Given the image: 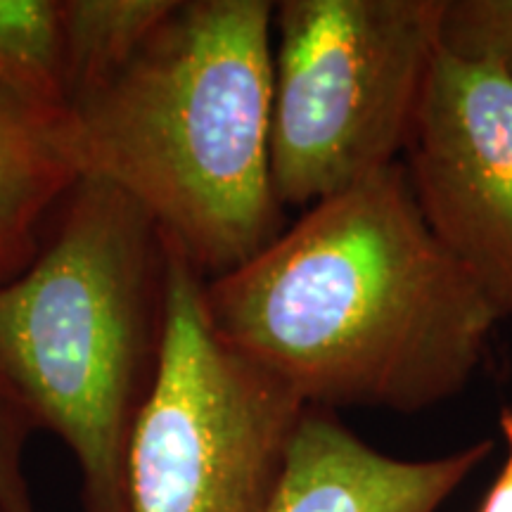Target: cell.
<instances>
[{"label": "cell", "mask_w": 512, "mask_h": 512, "mask_svg": "<svg viewBox=\"0 0 512 512\" xmlns=\"http://www.w3.org/2000/svg\"><path fill=\"white\" fill-rule=\"evenodd\" d=\"M176 0H60L69 107L136 57Z\"/></svg>", "instance_id": "cell-9"}, {"label": "cell", "mask_w": 512, "mask_h": 512, "mask_svg": "<svg viewBox=\"0 0 512 512\" xmlns=\"http://www.w3.org/2000/svg\"><path fill=\"white\" fill-rule=\"evenodd\" d=\"M204 280L169 245L162 366L128 458L131 512H271L309 408L219 339Z\"/></svg>", "instance_id": "cell-5"}, {"label": "cell", "mask_w": 512, "mask_h": 512, "mask_svg": "<svg viewBox=\"0 0 512 512\" xmlns=\"http://www.w3.org/2000/svg\"><path fill=\"white\" fill-rule=\"evenodd\" d=\"M268 0H176L136 57L69 107L83 176L155 221L204 278L285 230L271 176Z\"/></svg>", "instance_id": "cell-2"}, {"label": "cell", "mask_w": 512, "mask_h": 512, "mask_svg": "<svg viewBox=\"0 0 512 512\" xmlns=\"http://www.w3.org/2000/svg\"><path fill=\"white\" fill-rule=\"evenodd\" d=\"M501 432L505 444H508V460H505L496 484L491 486L489 496H486L482 505V512H512V406L503 408Z\"/></svg>", "instance_id": "cell-13"}, {"label": "cell", "mask_w": 512, "mask_h": 512, "mask_svg": "<svg viewBox=\"0 0 512 512\" xmlns=\"http://www.w3.org/2000/svg\"><path fill=\"white\" fill-rule=\"evenodd\" d=\"M169 245L112 183L81 176L31 264L0 283V377L67 444L83 512H131L128 458L166 337Z\"/></svg>", "instance_id": "cell-3"}, {"label": "cell", "mask_w": 512, "mask_h": 512, "mask_svg": "<svg viewBox=\"0 0 512 512\" xmlns=\"http://www.w3.org/2000/svg\"><path fill=\"white\" fill-rule=\"evenodd\" d=\"M81 176L72 117L0 88V283L31 264Z\"/></svg>", "instance_id": "cell-8"}, {"label": "cell", "mask_w": 512, "mask_h": 512, "mask_svg": "<svg viewBox=\"0 0 512 512\" xmlns=\"http://www.w3.org/2000/svg\"><path fill=\"white\" fill-rule=\"evenodd\" d=\"M0 88L69 114L60 0H0Z\"/></svg>", "instance_id": "cell-10"}, {"label": "cell", "mask_w": 512, "mask_h": 512, "mask_svg": "<svg viewBox=\"0 0 512 512\" xmlns=\"http://www.w3.org/2000/svg\"><path fill=\"white\" fill-rule=\"evenodd\" d=\"M491 451L479 439L437 458H394L335 411L306 408L271 512H441Z\"/></svg>", "instance_id": "cell-7"}, {"label": "cell", "mask_w": 512, "mask_h": 512, "mask_svg": "<svg viewBox=\"0 0 512 512\" xmlns=\"http://www.w3.org/2000/svg\"><path fill=\"white\" fill-rule=\"evenodd\" d=\"M441 43L456 55L498 62L512 76V0H446Z\"/></svg>", "instance_id": "cell-11"}, {"label": "cell", "mask_w": 512, "mask_h": 512, "mask_svg": "<svg viewBox=\"0 0 512 512\" xmlns=\"http://www.w3.org/2000/svg\"><path fill=\"white\" fill-rule=\"evenodd\" d=\"M446 0L275 3L271 176L309 209L401 162L441 53Z\"/></svg>", "instance_id": "cell-4"}, {"label": "cell", "mask_w": 512, "mask_h": 512, "mask_svg": "<svg viewBox=\"0 0 512 512\" xmlns=\"http://www.w3.org/2000/svg\"><path fill=\"white\" fill-rule=\"evenodd\" d=\"M36 430V420L0 377V512H38L24 472V453Z\"/></svg>", "instance_id": "cell-12"}, {"label": "cell", "mask_w": 512, "mask_h": 512, "mask_svg": "<svg viewBox=\"0 0 512 512\" xmlns=\"http://www.w3.org/2000/svg\"><path fill=\"white\" fill-rule=\"evenodd\" d=\"M401 162L427 226L512 320V76L441 46Z\"/></svg>", "instance_id": "cell-6"}, {"label": "cell", "mask_w": 512, "mask_h": 512, "mask_svg": "<svg viewBox=\"0 0 512 512\" xmlns=\"http://www.w3.org/2000/svg\"><path fill=\"white\" fill-rule=\"evenodd\" d=\"M204 309L230 349L328 411L420 413L453 399L501 323L427 226L403 162L204 280Z\"/></svg>", "instance_id": "cell-1"}]
</instances>
